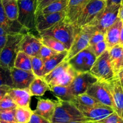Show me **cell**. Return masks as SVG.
<instances>
[{
    "label": "cell",
    "mask_w": 123,
    "mask_h": 123,
    "mask_svg": "<svg viewBox=\"0 0 123 123\" xmlns=\"http://www.w3.org/2000/svg\"><path fill=\"white\" fill-rule=\"evenodd\" d=\"M117 76L119 77L121 82L123 83V69H122V70L119 73H118V74L117 75Z\"/></svg>",
    "instance_id": "f907efd6"
},
{
    "label": "cell",
    "mask_w": 123,
    "mask_h": 123,
    "mask_svg": "<svg viewBox=\"0 0 123 123\" xmlns=\"http://www.w3.org/2000/svg\"><path fill=\"white\" fill-rule=\"evenodd\" d=\"M25 34L8 35L7 39L0 55V65L11 70L14 67L15 59L19 51V46Z\"/></svg>",
    "instance_id": "5b68a950"
},
{
    "label": "cell",
    "mask_w": 123,
    "mask_h": 123,
    "mask_svg": "<svg viewBox=\"0 0 123 123\" xmlns=\"http://www.w3.org/2000/svg\"><path fill=\"white\" fill-rule=\"evenodd\" d=\"M7 39V35L6 36H0V55L1 54L2 51L3 50L4 46H5L6 43Z\"/></svg>",
    "instance_id": "f6af8a7d"
},
{
    "label": "cell",
    "mask_w": 123,
    "mask_h": 123,
    "mask_svg": "<svg viewBox=\"0 0 123 123\" xmlns=\"http://www.w3.org/2000/svg\"><path fill=\"white\" fill-rule=\"evenodd\" d=\"M32 72L37 77H43L44 62L39 57H30Z\"/></svg>",
    "instance_id": "836d02e7"
},
{
    "label": "cell",
    "mask_w": 123,
    "mask_h": 123,
    "mask_svg": "<svg viewBox=\"0 0 123 123\" xmlns=\"http://www.w3.org/2000/svg\"><path fill=\"white\" fill-rule=\"evenodd\" d=\"M40 39L42 45L49 47L57 53H60L65 51H68V48L65 45L56 39L48 36H40Z\"/></svg>",
    "instance_id": "f1b7e54d"
},
{
    "label": "cell",
    "mask_w": 123,
    "mask_h": 123,
    "mask_svg": "<svg viewBox=\"0 0 123 123\" xmlns=\"http://www.w3.org/2000/svg\"><path fill=\"white\" fill-rule=\"evenodd\" d=\"M16 109L9 111H0V120L6 122H16Z\"/></svg>",
    "instance_id": "f35d334b"
},
{
    "label": "cell",
    "mask_w": 123,
    "mask_h": 123,
    "mask_svg": "<svg viewBox=\"0 0 123 123\" xmlns=\"http://www.w3.org/2000/svg\"><path fill=\"white\" fill-rule=\"evenodd\" d=\"M69 66L70 65H69L68 62L64 60L60 65H59L56 68L53 69L50 73L43 76L42 78L44 79V80L47 83V84L49 85L53 80L56 79L57 78L60 77L63 73H65L67 70V69L69 68Z\"/></svg>",
    "instance_id": "f546056e"
},
{
    "label": "cell",
    "mask_w": 123,
    "mask_h": 123,
    "mask_svg": "<svg viewBox=\"0 0 123 123\" xmlns=\"http://www.w3.org/2000/svg\"><path fill=\"white\" fill-rule=\"evenodd\" d=\"M107 49L109 53L111 65L116 76L121 71V65L123 59V45H116Z\"/></svg>",
    "instance_id": "7402d4cb"
},
{
    "label": "cell",
    "mask_w": 123,
    "mask_h": 123,
    "mask_svg": "<svg viewBox=\"0 0 123 123\" xmlns=\"http://www.w3.org/2000/svg\"><path fill=\"white\" fill-rule=\"evenodd\" d=\"M10 89H12V87L9 86H0V101L8 94Z\"/></svg>",
    "instance_id": "ee69618b"
},
{
    "label": "cell",
    "mask_w": 123,
    "mask_h": 123,
    "mask_svg": "<svg viewBox=\"0 0 123 123\" xmlns=\"http://www.w3.org/2000/svg\"><path fill=\"white\" fill-rule=\"evenodd\" d=\"M91 122H83V121H72L68 123H90Z\"/></svg>",
    "instance_id": "816d5d0a"
},
{
    "label": "cell",
    "mask_w": 123,
    "mask_h": 123,
    "mask_svg": "<svg viewBox=\"0 0 123 123\" xmlns=\"http://www.w3.org/2000/svg\"><path fill=\"white\" fill-rule=\"evenodd\" d=\"M11 75L13 81V88L29 89L36 76L33 72L27 71L13 68L11 69Z\"/></svg>",
    "instance_id": "9a60e30c"
},
{
    "label": "cell",
    "mask_w": 123,
    "mask_h": 123,
    "mask_svg": "<svg viewBox=\"0 0 123 123\" xmlns=\"http://www.w3.org/2000/svg\"><path fill=\"white\" fill-rule=\"evenodd\" d=\"M9 86L13 88L11 70L0 65V86Z\"/></svg>",
    "instance_id": "e575fe53"
},
{
    "label": "cell",
    "mask_w": 123,
    "mask_h": 123,
    "mask_svg": "<svg viewBox=\"0 0 123 123\" xmlns=\"http://www.w3.org/2000/svg\"><path fill=\"white\" fill-rule=\"evenodd\" d=\"M112 95L114 111L123 119V89L120 80L117 75L106 81Z\"/></svg>",
    "instance_id": "7c38bea8"
},
{
    "label": "cell",
    "mask_w": 123,
    "mask_h": 123,
    "mask_svg": "<svg viewBox=\"0 0 123 123\" xmlns=\"http://www.w3.org/2000/svg\"><path fill=\"white\" fill-rule=\"evenodd\" d=\"M97 123H123V119L115 112Z\"/></svg>",
    "instance_id": "ab89813d"
},
{
    "label": "cell",
    "mask_w": 123,
    "mask_h": 123,
    "mask_svg": "<svg viewBox=\"0 0 123 123\" xmlns=\"http://www.w3.org/2000/svg\"><path fill=\"white\" fill-rule=\"evenodd\" d=\"M0 123H17L16 122H6V121H3L0 120Z\"/></svg>",
    "instance_id": "f5cc1de1"
},
{
    "label": "cell",
    "mask_w": 123,
    "mask_h": 123,
    "mask_svg": "<svg viewBox=\"0 0 123 123\" xmlns=\"http://www.w3.org/2000/svg\"><path fill=\"white\" fill-rule=\"evenodd\" d=\"M120 5L107 6L101 12L91 23L84 26L80 29L93 35L96 31L106 33L110 27L118 19Z\"/></svg>",
    "instance_id": "6da1fadb"
},
{
    "label": "cell",
    "mask_w": 123,
    "mask_h": 123,
    "mask_svg": "<svg viewBox=\"0 0 123 123\" xmlns=\"http://www.w3.org/2000/svg\"><path fill=\"white\" fill-rule=\"evenodd\" d=\"M86 93L97 100L99 103L113 109L112 95L106 81L98 80L89 86Z\"/></svg>",
    "instance_id": "30bf717a"
},
{
    "label": "cell",
    "mask_w": 123,
    "mask_h": 123,
    "mask_svg": "<svg viewBox=\"0 0 123 123\" xmlns=\"http://www.w3.org/2000/svg\"><path fill=\"white\" fill-rule=\"evenodd\" d=\"M56 101L49 99H39L37 101L36 108L33 112L51 121L54 111Z\"/></svg>",
    "instance_id": "ffe728a7"
},
{
    "label": "cell",
    "mask_w": 123,
    "mask_h": 123,
    "mask_svg": "<svg viewBox=\"0 0 123 123\" xmlns=\"http://www.w3.org/2000/svg\"><path fill=\"white\" fill-rule=\"evenodd\" d=\"M42 46L40 37L28 32L25 34L19 46V51H22L30 57H39Z\"/></svg>",
    "instance_id": "5bb4252c"
},
{
    "label": "cell",
    "mask_w": 123,
    "mask_h": 123,
    "mask_svg": "<svg viewBox=\"0 0 123 123\" xmlns=\"http://www.w3.org/2000/svg\"><path fill=\"white\" fill-rule=\"evenodd\" d=\"M14 67L27 71L32 72L30 56L22 51H19L15 59Z\"/></svg>",
    "instance_id": "83f0119b"
},
{
    "label": "cell",
    "mask_w": 123,
    "mask_h": 123,
    "mask_svg": "<svg viewBox=\"0 0 123 123\" xmlns=\"http://www.w3.org/2000/svg\"><path fill=\"white\" fill-rule=\"evenodd\" d=\"M118 18L120 19L122 21H123V2L121 4L120 7L119 9V12H118Z\"/></svg>",
    "instance_id": "7dc6e473"
},
{
    "label": "cell",
    "mask_w": 123,
    "mask_h": 123,
    "mask_svg": "<svg viewBox=\"0 0 123 123\" xmlns=\"http://www.w3.org/2000/svg\"><path fill=\"white\" fill-rule=\"evenodd\" d=\"M87 3H83L80 0H69L65 10L66 18L65 21L75 26L79 14Z\"/></svg>",
    "instance_id": "44dd1931"
},
{
    "label": "cell",
    "mask_w": 123,
    "mask_h": 123,
    "mask_svg": "<svg viewBox=\"0 0 123 123\" xmlns=\"http://www.w3.org/2000/svg\"><path fill=\"white\" fill-rule=\"evenodd\" d=\"M89 47L92 49L97 58L101 55L107 49V43H106L105 40L94 45H89Z\"/></svg>",
    "instance_id": "74e56055"
},
{
    "label": "cell",
    "mask_w": 123,
    "mask_h": 123,
    "mask_svg": "<svg viewBox=\"0 0 123 123\" xmlns=\"http://www.w3.org/2000/svg\"><path fill=\"white\" fill-rule=\"evenodd\" d=\"M49 87V90L57 98L58 100L65 101H72L75 97L73 95L69 86H54Z\"/></svg>",
    "instance_id": "484cf974"
},
{
    "label": "cell",
    "mask_w": 123,
    "mask_h": 123,
    "mask_svg": "<svg viewBox=\"0 0 123 123\" xmlns=\"http://www.w3.org/2000/svg\"><path fill=\"white\" fill-rule=\"evenodd\" d=\"M96 59L97 57L88 46L68 62L77 74H80L89 72Z\"/></svg>",
    "instance_id": "ba28073f"
},
{
    "label": "cell",
    "mask_w": 123,
    "mask_h": 123,
    "mask_svg": "<svg viewBox=\"0 0 123 123\" xmlns=\"http://www.w3.org/2000/svg\"><path fill=\"white\" fill-rule=\"evenodd\" d=\"M6 35H8V33H7V31L2 26L0 25V36H6Z\"/></svg>",
    "instance_id": "c3c4849f"
},
{
    "label": "cell",
    "mask_w": 123,
    "mask_h": 123,
    "mask_svg": "<svg viewBox=\"0 0 123 123\" xmlns=\"http://www.w3.org/2000/svg\"><path fill=\"white\" fill-rule=\"evenodd\" d=\"M98 81L97 79L89 72L77 74L69 87L74 96L86 93L87 89L92 84Z\"/></svg>",
    "instance_id": "4fadbf2b"
},
{
    "label": "cell",
    "mask_w": 123,
    "mask_h": 123,
    "mask_svg": "<svg viewBox=\"0 0 123 123\" xmlns=\"http://www.w3.org/2000/svg\"><path fill=\"white\" fill-rule=\"evenodd\" d=\"M33 111L30 108L18 107L16 109L15 120L17 123H28Z\"/></svg>",
    "instance_id": "1f68e13d"
},
{
    "label": "cell",
    "mask_w": 123,
    "mask_h": 123,
    "mask_svg": "<svg viewBox=\"0 0 123 123\" xmlns=\"http://www.w3.org/2000/svg\"><path fill=\"white\" fill-rule=\"evenodd\" d=\"M105 40V34L101 31H96L91 36L89 41V45H92Z\"/></svg>",
    "instance_id": "60d3db41"
},
{
    "label": "cell",
    "mask_w": 123,
    "mask_h": 123,
    "mask_svg": "<svg viewBox=\"0 0 123 123\" xmlns=\"http://www.w3.org/2000/svg\"><path fill=\"white\" fill-rule=\"evenodd\" d=\"M51 119V123H68L72 121L88 122L83 115L71 101L58 100Z\"/></svg>",
    "instance_id": "7a4b0ae2"
},
{
    "label": "cell",
    "mask_w": 123,
    "mask_h": 123,
    "mask_svg": "<svg viewBox=\"0 0 123 123\" xmlns=\"http://www.w3.org/2000/svg\"><path fill=\"white\" fill-rule=\"evenodd\" d=\"M28 123H51V122L33 112Z\"/></svg>",
    "instance_id": "b9f144b4"
},
{
    "label": "cell",
    "mask_w": 123,
    "mask_h": 123,
    "mask_svg": "<svg viewBox=\"0 0 123 123\" xmlns=\"http://www.w3.org/2000/svg\"><path fill=\"white\" fill-rule=\"evenodd\" d=\"M49 87L47 83L42 77H36L30 84L29 91L31 96L42 97L45 94Z\"/></svg>",
    "instance_id": "cb8c5ba5"
},
{
    "label": "cell",
    "mask_w": 123,
    "mask_h": 123,
    "mask_svg": "<svg viewBox=\"0 0 123 123\" xmlns=\"http://www.w3.org/2000/svg\"><path fill=\"white\" fill-rule=\"evenodd\" d=\"M18 107L30 108L31 95L29 89H16L12 88L8 92Z\"/></svg>",
    "instance_id": "ac0fdd59"
},
{
    "label": "cell",
    "mask_w": 123,
    "mask_h": 123,
    "mask_svg": "<svg viewBox=\"0 0 123 123\" xmlns=\"http://www.w3.org/2000/svg\"><path fill=\"white\" fill-rule=\"evenodd\" d=\"M123 69V60H122V63H121V71Z\"/></svg>",
    "instance_id": "11a10c76"
},
{
    "label": "cell",
    "mask_w": 123,
    "mask_h": 123,
    "mask_svg": "<svg viewBox=\"0 0 123 123\" xmlns=\"http://www.w3.org/2000/svg\"><path fill=\"white\" fill-rule=\"evenodd\" d=\"M106 6L111 5H121L123 0H105Z\"/></svg>",
    "instance_id": "bcb514c9"
},
{
    "label": "cell",
    "mask_w": 123,
    "mask_h": 123,
    "mask_svg": "<svg viewBox=\"0 0 123 123\" xmlns=\"http://www.w3.org/2000/svg\"><path fill=\"white\" fill-rule=\"evenodd\" d=\"M2 4L8 18L10 21H16L18 18V0H1Z\"/></svg>",
    "instance_id": "4316f807"
},
{
    "label": "cell",
    "mask_w": 123,
    "mask_h": 123,
    "mask_svg": "<svg viewBox=\"0 0 123 123\" xmlns=\"http://www.w3.org/2000/svg\"><path fill=\"white\" fill-rule=\"evenodd\" d=\"M121 86H122V87H123V83L121 82Z\"/></svg>",
    "instance_id": "9f6ffc18"
},
{
    "label": "cell",
    "mask_w": 123,
    "mask_h": 123,
    "mask_svg": "<svg viewBox=\"0 0 123 123\" xmlns=\"http://www.w3.org/2000/svg\"><path fill=\"white\" fill-rule=\"evenodd\" d=\"M80 1L83 2V3H87L90 1V0H80Z\"/></svg>",
    "instance_id": "db71d44e"
},
{
    "label": "cell",
    "mask_w": 123,
    "mask_h": 123,
    "mask_svg": "<svg viewBox=\"0 0 123 123\" xmlns=\"http://www.w3.org/2000/svg\"><path fill=\"white\" fill-rule=\"evenodd\" d=\"M90 123H92V122H91Z\"/></svg>",
    "instance_id": "6f0895ef"
},
{
    "label": "cell",
    "mask_w": 123,
    "mask_h": 123,
    "mask_svg": "<svg viewBox=\"0 0 123 123\" xmlns=\"http://www.w3.org/2000/svg\"><path fill=\"white\" fill-rule=\"evenodd\" d=\"M79 30L73 24L64 20L51 28L40 33L39 36H51L56 39L63 43L69 51Z\"/></svg>",
    "instance_id": "3957f363"
},
{
    "label": "cell",
    "mask_w": 123,
    "mask_h": 123,
    "mask_svg": "<svg viewBox=\"0 0 123 123\" xmlns=\"http://www.w3.org/2000/svg\"><path fill=\"white\" fill-rule=\"evenodd\" d=\"M91 36V34L83 30L80 29L74 39L73 45L68 51V55L66 57L65 61L68 62L78 53L87 48L89 45V41Z\"/></svg>",
    "instance_id": "2e32d148"
},
{
    "label": "cell",
    "mask_w": 123,
    "mask_h": 123,
    "mask_svg": "<svg viewBox=\"0 0 123 123\" xmlns=\"http://www.w3.org/2000/svg\"><path fill=\"white\" fill-rule=\"evenodd\" d=\"M56 0H37V7L36 10V15L39 13L43 9L48 7Z\"/></svg>",
    "instance_id": "7bdbcfd3"
},
{
    "label": "cell",
    "mask_w": 123,
    "mask_h": 123,
    "mask_svg": "<svg viewBox=\"0 0 123 123\" xmlns=\"http://www.w3.org/2000/svg\"><path fill=\"white\" fill-rule=\"evenodd\" d=\"M57 52L51 49L49 47H47L42 45V46L41 48V49H40L39 57L41 58L43 60V62H44L46 60H48V59H50L51 57L54 56V55L57 54Z\"/></svg>",
    "instance_id": "8d00e7d4"
},
{
    "label": "cell",
    "mask_w": 123,
    "mask_h": 123,
    "mask_svg": "<svg viewBox=\"0 0 123 123\" xmlns=\"http://www.w3.org/2000/svg\"><path fill=\"white\" fill-rule=\"evenodd\" d=\"M69 0H56L48 7L43 9L37 15H41V14H48L60 12L65 10L69 3Z\"/></svg>",
    "instance_id": "4dcf8cb0"
},
{
    "label": "cell",
    "mask_w": 123,
    "mask_h": 123,
    "mask_svg": "<svg viewBox=\"0 0 123 123\" xmlns=\"http://www.w3.org/2000/svg\"><path fill=\"white\" fill-rule=\"evenodd\" d=\"M17 107V105L8 94L0 101V111L16 109Z\"/></svg>",
    "instance_id": "d590c367"
},
{
    "label": "cell",
    "mask_w": 123,
    "mask_h": 123,
    "mask_svg": "<svg viewBox=\"0 0 123 123\" xmlns=\"http://www.w3.org/2000/svg\"><path fill=\"white\" fill-rule=\"evenodd\" d=\"M123 25V21L118 18L115 22L107 29L105 33V41L107 49L119 44L121 31Z\"/></svg>",
    "instance_id": "d6986e66"
},
{
    "label": "cell",
    "mask_w": 123,
    "mask_h": 123,
    "mask_svg": "<svg viewBox=\"0 0 123 123\" xmlns=\"http://www.w3.org/2000/svg\"><path fill=\"white\" fill-rule=\"evenodd\" d=\"M89 73L100 81H108L115 77L108 49L97 58Z\"/></svg>",
    "instance_id": "8992f818"
},
{
    "label": "cell",
    "mask_w": 123,
    "mask_h": 123,
    "mask_svg": "<svg viewBox=\"0 0 123 123\" xmlns=\"http://www.w3.org/2000/svg\"><path fill=\"white\" fill-rule=\"evenodd\" d=\"M71 102L85 106H94L100 104L97 100L86 93L75 96Z\"/></svg>",
    "instance_id": "d6a6232c"
},
{
    "label": "cell",
    "mask_w": 123,
    "mask_h": 123,
    "mask_svg": "<svg viewBox=\"0 0 123 123\" xmlns=\"http://www.w3.org/2000/svg\"><path fill=\"white\" fill-rule=\"evenodd\" d=\"M119 44L121 45H123V27H122L121 31L120 38H119Z\"/></svg>",
    "instance_id": "681fc988"
},
{
    "label": "cell",
    "mask_w": 123,
    "mask_h": 123,
    "mask_svg": "<svg viewBox=\"0 0 123 123\" xmlns=\"http://www.w3.org/2000/svg\"><path fill=\"white\" fill-rule=\"evenodd\" d=\"M106 6L105 0H90L79 14L75 27L80 30L83 27L91 23L105 9Z\"/></svg>",
    "instance_id": "52a82bcc"
},
{
    "label": "cell",
    "mask_w": 123,
    "mask_h": 123,
    "mask_svg": "<svg viewBox=\"0 0 123 123\" xmlns=\"http://www.w3.org/2000/svg\"><path fill=\"white\" fill-rule=\"evenodd\" d=\"M0 25L5 29L8 35L18 33L26 34L28 32V30L20 24L18 20L10 21L8 18L2 4L1 0H0Z\"/></svg>",
    "instance_id": "e0dca14e"
},
{
    "label": "cell",
    "mask_w": 123,
    "mask_h": 123,
    "mask_svg": "<svg viewBox=\"0 0 123 123\" xmlns=\"http://www.w3.org/2000/svg\"><path fill=\"white\" fill-rule=\"evenodd\" d=\"M66 18V10L48 14H41L36 16V31L39 33L51 28L57 24L64 21Z\"/></svg>",
    "instance_id": "8fae6325"
},
{
    "label": "cell",
    "mask_w": 123,
    "mask_h": 123,
    "mask_svg": "<svg viewBox=\"0 0 123 123\" xmlns=\"http://www.w3.org/2000/svg\"><path fill=\"white\" fill-rule=\"evenodd\" d=\"M77 75V72L71 66H69V68L65 73H63L60 77L51 82L48 85V86L49 87L54 86H69L73 82V80Z\"/></svg>",
    "instance_id": "603a6c76"
},
{
    "label": "cell",
    "mask_w": 123,
    "mask_h": 123,
    "mask_svg": "<svg viewBox=\"0 0 123 123\" xmlns=\"http://www.w3.org/2000/svg\"><path fill=\"white\" fill-rule=\"evenodd\" d=\"M74 105L82 113L88 122L97 123L115 112L113 109L111 107L101 104H98L94 106H85L78 104Z\"/></svg>",
    "instance_id": "9c48e42d"
},
{
    "label": "cell",
    "mask_w": 123,
    "mask_h": 123,
    "mask_svg": "<svg viewBox=\"0 0 123 123\" xmlns=\"http://www.w3.org/2000/svg\"><path fill=\"white\" fill-rule=\"evenodd\" d=\"M18 21L27 30H36V10L37 0H18Z\"/></svg>",
    "instance_id": "277c9868"
},
{
    "label": "cell",
    "mask_w": 123,
    "mask_h": 123,
    "mask_svg": "<svg viewBox=\"0 0 123 123\" xmlns=\"http://www.w3.org/2000/svg\"><path fill=\"white\" fill-rule=\"evenodd\" d=\"M68 51H65L63 52L58 53L50 59L44 62V68H43V77L50 73L53 69L56 68L59 65L64 61L66 57L67 56Z\"/></svg>",
    "instance_id": "d4e9b609"
}]
</instances>
